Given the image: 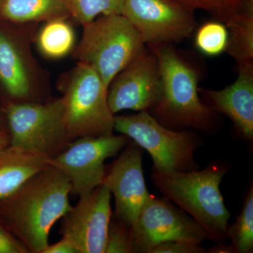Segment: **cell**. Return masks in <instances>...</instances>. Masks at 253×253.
<instances>
[{
  "mask_svg": "<svg viewBox=\"0 0 253 253\" xmlns=\"http://www.w3.org/2000/svg\"><path fill=\"white\" fill-rule=\"evenodd\" d=\"M67 177L49 166L0 202V222L29 253H42L51 228L72 206Z\"/></svg>",
  "mask_w": 253,
  "mask_h": 253,
  "instance_id": "cell-1",
  "label": "cell"
},
{
  "mask_svg": "<svg viewBox=\"0 0 253 253\" xmlns=\"http://www.w3.org/2000/svg\"><path fill=\"white\" fill-rule=\"evenodd\" d=\"M157 58L162 95L149 112L160 124L174 130L195 129L217 134L222 123L218 113L201 101L199 73L172 44L149 45Z\"/></svg>",
  "mask_w": 253,
  "mask_h": 253,
  "instance_id": "cell-2",
  "label": "cell"
},
{
  "mask_svg": "<svg viewBox=\"0 0 253 253\" xmlns=\"http://www.w3.org/2000/svg\"><path fill=\"white\" fill-rule=\"evenodd\" d=\"M231 169L227 161L215 160L204 169L191 172L152 170L153 184L163 197L175 204L202 227L208 240L226 244L231 214L219 190Z\"/></svg>",
  "mask_w": 253,
  "mask_h": 253,
  "instance_id": "cell-3",
  "label": "cell"
},
{
  "mask_svg": "<svg viewBox=\"0 0 253 253\" xmlns=\"http://www.w3.org/2000/svg\"><path fill=\"white\" fill-rule=\"evenodd\" d=\"M83 28L75 57L92 68L107 89L113 78L146 49L138 32L122 14L99 16Z\"/></svg>",
  "mask_w": 253,
  "mask_h": 253,
  "instance_id": "cell-4",
  "label": "cell"
},
{
  "mask_svg": "<svg viewBox=\"0 0 253 253\" xmlns=\"http://www.w3.org/2000/svg\"><path fill=\"white\" fill-rule=\"evenodd\" d=\"M114 130L146 150L153 160L152 170L191 172L199 169L195 153L204 146L200 134L191 129L174 130L160 124L149 112L114 116Z\"/></svg>",
  "mask_w": 253,
  "mask_h": 253,
  "instance_id": "cell-5",
  "label": "cell"
},
{
  "mask_svg": "<svg viewBox=\"0 0 253 253\" xmlns=\"http://www.w3.org/2000/svg\"><path fill=\"white\" fill-rule=\"evenodd\" d=\"M10 145L51 159L72 142L63 121L62 98L41 104L10 103L6 109Z\"/></svg>",
  "mask_w": 253,
  "mask_h": 253,
  "instance_id": "cell-6",
  "label": "cell"
},
{
  "mask_svg": "<svg viewBox=\"0 0 253 253\" xmlns=\"http://www.w3.org/2000/svg\"><path fill=\"white\" fill-rule=\"evenodd\" d=\"M107 93L99 74L78 63L61 97L63 121L71 140L113 134L115 115L110 110Z\"/></svg>",
  "mask_w": 253,
  "mask_h": 253,
  "instance_id": "cell-7",
  "label": "cell"
},
{
  "mask_svg": "<svg viewBox=\"0 0 253 253\" xmlns=\"http://www.w3.org/2000/svg\"><path fill=\"white\" fill-rule=\"evenodd\" d=\"M132 253H150L166 241L201 244L208 238L201 226L166 198L150 194L130 227Z\"/></svg>",
  "mask_w": 253,
  "mask_h": 253,
  "instance_id": "cell-8",
  "label": "cell"
},
{
  "mask_svg": "<svg viewBox=\"0 0 253 253\" xmlns=\"http://www.w3.org/2000/svg\"><path fill=\"white\" fill-rule=\"evenodd\" d=\"M131 141L124 134L78 138L47 163L68 178L71 194L81 196L102 184L105 161L117 156Z\"/></svg>",
  "mask_w": 253,
  "mask_h": 253,
  "instance_id": "cell-9",
  "label": "cell"
},
{
  "mask_svg": "<svg viewBox=\"0 0 253 253\" xmlns=\"http://www.w3.org/2000/svg\"><path fill=\"white\" fill-rule=\"evenodd\" d=\"M122 15L148 46L183 41L197 24L194 13L172 0H124Z\"/></svg>",
  "mask_w": 253,
  "mask_h": 253,
  "instance_id": "cell-10",
  "label": "cell"
},
{
  "mask_svg": "<svg viewBox=\"0 0 253 253\" xmlns=\"http://www.w3.org/2000/svg\"><path fill=\"white\" fill-rule=\"evenodd\" d=\"M162 89L157 58L146 48L113 78L108 104L113 115L124 110L149 111L161 99Z\"/></svg>",
  "mask_w": 253,
  "mask_h": 253,
  "instance_id": "cell-11",
  "label": "cell"
},
{
  "mask_svg": "<svg viewBox=\"0 0 253 253\" xmlns=\"http://www.w3.org/2000/svg\"><path fill=\"white\" fill-rule=\"evenodd\" d=\"M111 194L103 184L79 196L62 217L59 234L76 245L79 253H104L112 217Z\"/></svg>",
  "mask_w": 253,
  "mask_h": 253,
  "instance_id": "cell-12",
  "label": "cell"
},
{
  "mask_svg": "<svg viewBox=\"0 0 253 253\" xmlns=\"http://www.w3.org/2000/svg\"><path fill=\"white\" fill-rule=\"evenodd\" d=\"M103 185L115 198L113 217L131 226L150 194L143 169V149L131 141L106 170Z\"/></svg>",
  "mask_w": 253,
  "mask_h": 253,
  "instance_id": "cell-13",
  "label": "cell"
},
{
  "mask_svg": "<svg viewBox=\"0 0 253 253\" xmlns=\"http://www.w3.org/2000/svg\"><path fill=\"white\" fill-rule=\"evenodd\" d=\"M238 77L221 90L199 89L201 100L218 114L227 116L234 134L253 149V62L238 64Z\"/></svg>",
  "mask_w": 253,
  "mask_h": 253,
  "instance_id": "cell-14",
  "label": "cell"
},
{
  "mask_svg": "<svg viewBox=\"0 0 253 253\" xmlns=\"http://www.w3.org/2000/svg\"><path fill=\"white\" fill-rule=\"evenodd\" d=\"M47 160L9 146L0 151V202L17 191L28 179L49 167Z\"/></svg>",
  "mask_w": 253,
  "mask_h": 253,
  "instance_id": "cell-15",
  "label": "cell"
},
{
  "mask_svg": "<svg viewBox=\"0 0 253 253\" xmlns=\"http://www.w3.org/2000/svg\"><path fill=\"white\" fill-rule=\"evenodd\" d=\"M0 83L9 96L26 101L33 84L27 63L14 41L0 31Z\"/></svg>",
  "mask_w": 253,
  "mask_h": 253,
  "instance_id": "cell-16",
  "label": "cell"
},
{
  "mask_svg": "<svg viewBox=\"0 0 253 253\" xmlns=\"http://www.w3.org/2000/svg\"><path fill=\"white\" fill-rule=\"evenodd\" d=\"M0 16L10 22H46L71 16L68 0H0Z\"/></svg>",
  "mask_w": 253,
  "mask_h": 253,
  "instance_id": "cell-17",
  "label": "cell"
},
{
  "mask_svg": "<svg viewBox=\"0 0 253 253\" xmlns=\"http://www.w3.org/2000/svg\"><path fill=\"white\" fill-rule=\"evenodd\" d=\"M229 33L225 52L238 64L253 62V0L225 23Z\"/></svg>",
  "mask_w": 253,
  "mask_h": 253,
  "instance_id": "cell-18",
  "label": "cell"
},
{
  "mask_svg": "<svg viewBox=\"0 0 253 253\" xmlns=\"http://www.w3.org/2000/svg\"><path fill=\"white\" fill-rule=\"evenodd\" d=\"M75 33L66 18L46 21L41 28L37 39L42 54L50 59H60L73 49Z\"/></svg>",
  "mask_w": 253,
  "mask_h": 253,
  "instance_id": "cell-19",
  "label": "cell"
},
{
  "mask_svg": "<svg viewBox=\"0 0 253 253\" xmlns=\"http://www.w3.org/2000/svg\"><path fill=\"white\" fill-rule=\"evenodd\" d=\"M228 240L235 253H253V186L250 185L235 223L228 226Z\"/></svg>",
  "mask_w": 253,
  "mask_h": 253,
  "instance_id": "cell-20",
  "label": "cell"
},
{
  "mask_svg": "<svg viewBox=\"0 0 253 253\" xmlns=\"http://www.w3.org/2000/svg\"><path fill=\"white\" fill-rule=\"evenodd\" d=\"M229 33L224 23L212 20L201 26L195 35L194 44L201 54L219 56L225 52Z\"/></svg>",
  "mask_w": 253,
  "mask_h": 253,
  "instance_id": "cell-21",
  "label": "cell"
},
{
  "mask_svg": "<svg viewBox=\"0 0 253 253\" xmlns=\"http://www.w3.org/2000/svg\"><path fill=\"white\" fill-rule=\"evenodd\" d=\"M71 16L85 25L101 16L122 14L124 0H68Z\"/></svg>",
  "mask_w": 253,
  "mask_h": 253,
  "instance_id": "cell-22",
  "label": "cell"
},
{
  "mask_svg": "<svg viewBox=\"0 0 253 253\" xmlns=\"http://www.w3.org/2000/svg\"><path fill=\"white\" fill-rule=\"evenodd\" d=\"M194 13L197 10L206 11L213 20L225 23L239 13L249 0H172Z\"/></svg>",
  "mask_w": 253,
  "mask_h": 253,
  "instance_id": "cell-23",
  "label": "cell"
},
{
  "mask_svg": "<svg viewBox=\"0 0 253 253\" xmlns=\"http://www.w3.org/2000/svg\"><path fill=\"white\" fill-rule=\"evenodd\" d=\"M104 253H132L130 226L113 215L108 228Z\"/></svg>",
  "mask_w": 253,
  "mask_h": 253,
  "instance_id": "cell-24",
  "label": "cell"
},
{
  "mask_svg": "<svg viewBox=\"0 0 253 253\" xmlns=\"http://www.w3.org/2000/svg\"><path fill=\"white\" fill-rule=\"evenodd\" d=\"M150 253H206L201 244L184 241H166L155 246Z\"/></svg>",
  "mask_w": 253,
  "mask_h": 253,
  "instance_id": "cell-25",
  "label": "cell"
},
{
  "mask_svg": "<svg viewBox=\"0 0 253 253\" xmlns=\"http://www.w3.org/2000/svg\"><path fill=\"white\" fill-rule=\"evenodd\" d=\"M0 253H29L0 222Z\"/></svg>",
  "mask_w": 253,
  "mask_h": 253,
  "instance_id": "cell-26",
  "label": "cell"
},
{
  "mask_svg": "<svg viewBox=\"0 0 253 253\" xmlns=\"http://www.w3.org/2000/svg\"><path fill=\"white\" fill-rule=\"evenodd\" d=\"M59 242L48 245L42 253H79L76 245L68 238L61 236Z\"/></svg>",
  "mask_w": 253,
  "mask_h": 253,
  "instance_id": "cell-27",
  "label": "cell"
},
{
  "mask_svg": "<svg viewBox=\"0 0 253 253\" xmlns=\"http://www.w3.org/2000/svg\"><path fill=\"white\" fill-rule=\"evenodd\" d=\"M208 253H235L231 244H217L214 247L206 251Z\"/></svg>",
  "mask_w": 253,
  "mask_h": 253,
  "instance_id": "cell-28",
  "label": "cell"
},
{
  "mask_svg": "<svg viewBox=\"0 0 253 253\" xmlns=\"http://www.w3.org/2000/svg\"><path fill=\"white\" fill-rule=\"evenodd\" d=\"M10 145L9 132L5 130H0V151Z\"/></svg>",
  "mask_w": 253,
  "mask_h": 253,
  "instance_id": "cell-29",
  "label": "cell"
},
{
  "mask_svg": "<svg viewBox=\"0 0 253 253\" xmlns=\"http://www.w3.org/2000/svg\"><path fill=\"white\" fill-rule=\"evenodd\" d=\"M0 130H4V129H3L2 126H1V119H0Z\"/></svg>",
  "mask_w": 253,
  "mask_h": 253,
  "instance_id": "cell-30",
  "label": "cell"
}]
</instances>
